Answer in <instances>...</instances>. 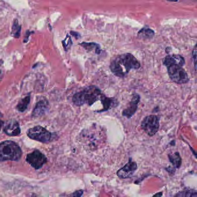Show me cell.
Returning a JSON list of instances; mask_svg holds the SVG:
<instances>
[{
  "label": "cell",
  "mask_w": 197,
  "mask_h": 197,
  "mask_svg": "<svg viewBox=\"0 0 197 197\" xmlns=\"http://www.w3.org/2000/svg\"><path fill=\"white\" fill-rule=\"evenodd\" d=\"M163 63L166 66L170 79L177 84H184L189 81V76L183 66L185 64L184 58L179 55L165 57Z\"/></svg>",
  "instance_id": "cell-1"
},
{
  "label": "cell",
  "mask_w": 197,
  "mask_h": 197,
  "mask_svg": "<svg viewBox=\"0 0 197 197\" xmlns=\"http://www.w3.org/2000/svg\"><path fill=\"white\" fill-rule=\"evenodd\" d=\"M141 64L131 53H125L115 57L111 63L110 69L113 74L119 78L125 77L130 70L140 68Z\"/></svg>",
  "instance_id": "cell-2"
},
{
  "label": "cell",
  "mask_w": 197,
  "mask_h": 197,
  "mask_svg": "<svg viewBox=\"0 0 197 197\" xmlns=\"http://www.w3.org/2000/svg\"><path fill=\"white\" fill-rule=\"evenodd\" d=\"M102 94L101 90L96 86H88L74 95L72 102L78 107L84 105L91 106L101 99Z\"/></svg>",
  "instance_id": "cell-3"
},
{
  "label": "cell",
  "mask_w": 197,
  "mask_h": 197,
  "mask_svg": "<svg viewBox=\"0 0 197 197\" xmlns=\"http://www.w3.org/2000/svg\"><path fill=\"white\" fill-rule=\"evenodd\" d=\"M22 154L20 147L15 142L6 141L0 143V161H18Z\"/></svg>",
  "instance_id": "cell-4"
},
{
  "label": "cell",
  "mask_w": 197,
  "mask_h": 197,
  "mask_svg": "<svg viewBox=\"0 0 197 197\" xmlns=\"http://www.w3.org/2000/svg\"><path fill=\"white\" fill-rule=\"evenodd\" d=\"M141 128L149 136H154L160 128V117L155 114L146 116L142 121Z\"/></svg>",
  "instance_id": "cell-5"
},
{
  "label": "cell",
  "mask_w": 197,
  "mask_h": 197,
  "mask_svg": "<svg viewBox=\"0 0 197 197\" xmlns=\"http://www.w3.org/2000/svg\"><path fill=\"white\" fill-rule=\"evenodd\" d=\"M94 128V130L90 128L88 130H85V132H83V136L87 137L88 140V147L90 149H96L100 142L104 141L105 138V133L102 132L100 128L97 130L96 127Z\"/></svg>",
  "instance_id": "cell-6"
},
{
  "label": "cell",
  "mask_w": 197,
  "mask_h": 197,
  "mask_svg": "<svg viewBox=\"0 0 197 197\" xmlns=\"http://www.w3.org/2000/svg\"><path fill=\"white\" fill-rule=\"evenodd\" d=\"M27 135L32 140L43 143L49 142L52 137V134L49 131L39 125L29 129Z\"/></svg>",
  "instance_id": "cell-7"
},
{
  "label": "cell",
  "mask_w": 197,
  "mask_h": 197,
  "mask_svg": "<svg viewBox=\"0 0 197 197\" xmlns=\"http://www.w3.org/2000/svg\"><path fill=\"white\" fill-rule=\"evenodd\" d=\"M26 161L33 168L38 169L46 163L47 159L45 155L41 151L35 150L27 156Z\"/></svg>",
  "instance_id": "cell-8"
},
{
  "label": "cell",
  "mask_w": 197,
  "mask_h": 197,
  "mask_svg": "<svg viewBox=\"0 0 197 197\" xmlns=\"http://www.w3.org/2000/svg\"><path fill=\"white\" fill-rule=\"evenodd\" d=\"M138 168L137 164L130 158L128 162L122 168L117 171V175L120 179H127L131 177Z\"/></svg>",
  "instance_id": "cell-9"
},
{
  "label": "cell",
  "mask_w": 197,
  "mask_h": 197,
  "mask_svg": "<svg viewBox=\"0 0 197 197\" xmlns=\"http://www.w3.org/2000/svg\"><path fill=\"white\" fill-rule=\"evenodd\" d=\"M141 97L137 93H134L129 105L122 112V115L128 118H130L137 112Z\"/></svg>",
  "instance_id": "cell-10"
},
{
  "label": "cell",
  "mask_w": 197,
  "mask_h": 197,
  "mask_svg": "<svg viewBox=\"0 0 197 197\" xmlns=\"http://www.w3.org/2000/svg\"><path fill=\"white\" fill-rule=\"evenodd\" d=\"M4 131L9 136L19 135L20 134V128L18 122L15 120L8 121L4 125Z\"/></svg>",
  "instance_id": "cell-11"
},
{
  "label": "cell",
  "mask_w": 197,
  "mask_h": 197,
  "mask_svg": "<svg viewBox=\"0 0 197 197\" xmlns=\"http://www.w3.org/2000/svg\"><path fill=\"white\" fill-rule=\"evenodd\" d=\"M48 109H49L48 101L47 100H41L36 104L32 113V116L34 117L41 116L45 113L47 112Z\"/></svg>",
  "instance_id": "cell-12"
},
{
  "label": "cell",
  "mask_w": 197,
  "mask_h": 197,
  "mask_svg": "<svg viewBox=\"0 0 197 197\" xmlns=\"http://www.w3.org/2000/svg\"><path fill=\"white\" fill-rule=\"evenodd\" d=\"M100 100H101V102L103 105V109H102V110L98 111V112H102L107 111L108 109H111L112 107H114V105H116V104H115L116 100H114L113 98H108L104 94H102Z\"/></svg>",
  "instance_id": "cell-13"
},
{
  "label": "cell",
  "mask_w": 197,
  "mask_h": 197,
  "mask_svg": "<svg viewBox=\"0 0 197 197\" xmlns=\"http://www.w3.org/2000/svg\"><path fill=\"white\" fill-rule=\"evenodd\" d=\"M169 161L175 168H179L182 165V158L179 152L168 155Z\"/></svg>",
  "instance_id": "cell-14"
},
{
  "label": "cell",
  "mask_w": 197,
  "mask_h": 197,
  "mask_svg": "<svg viewBox=\"0 0 197 197\" xmlns=\"http://www.w3.org/2000/svg\"><path fill=\"white\" fill-rule=\"evenodd\" d=\"M79 45L87 51H92L94 49L95 51V53L100 54V46L96 43L83 42L82 43H80Z\"/></svg>",
  "instance_id": "cell-15"
},
{
  "label": "cell",
  "mask_w": 197,
  "mask_h": 197,
  "mask_svg": "<svg viewBox=\"0 0 197 197\" xmlns=\"http://www.w3.org/2000/svg\"><path fill=\"white\" fill-rule=\"evenodd\" d=\"M154 35V32L150 28H143L138 32V36L141 38L150 39Z\"/></svg>",
  "instance_id": "cell-16"
},
{
  "label": "cell",
  "mask_w": 197,
  "mask_h": 197,
  "mask_svg": "<svg viewBox=\"0 0 197 197\" xmlns=\"http://www.w3.org/2000/svg\"><path fill=\"white\" fill-rule=\"evenodd\" d=\"M21 34V26L19 25L18 19H15L11 31V35L15 38L20 37Z\"/></svg>",
  "instance_id": "cell-17"
},
{
  "label": "cell",
  "mask_w": 197,
  "mask_h": 197,
  "mask_svg": "<svg viewBox=\"0 0 197 197\" xmlns=\"http://www.w3.org/2000/svg\"><path fill=\"white\" fill-rule=\"evenodd\" d=\"M29 102H30V95H28L25 98L22 99L19 102L16 107L17 109L20 112H23L27 109Z\"/></svg>",
  "instance_id": "cell-18"
},
{
  "label": "cell",
  "mask_w": 197,
  "mask_h": 197,
  "mask_svg": "<svg viewBox=\"0 0 197 197\" xmlns=\"http://www.w3.org/2000/svg\"><path fill=\"white\" fill-rule=\"evenodd\" d=\"M178 197H197V192L194 190H186L182 192H180L176 195Z\"/></svg>",
  "instance_id": "cell-19"
},
{
  "label": "cell",
  "mask_w": 197,
  "mask_h": 197,
  "mask_svg": "<svg viewBox=\"0 0 197 197\" xmlns=\"http://www.w3.org/2000/svg\"><path fill=\"white\" fill-rule=\"evenodd\" d=\"M62 43L64 49L65 51H67L68 50H69L72 45V42L71 37L68 35H67L65 39L62 41Z\"/></svg>",
  "instance_id": "cell-20"
},
{
  "label": "cell",
  "mask_w": 197,
  "mask_h": 197,
  "mask_svg": "<svg viewBox=\"0 0 197 197\" xmlns=\"http://www.w3.org/2000/svg\"><path fill=\"white\" fill-rule=\"evenodd\" d=\"M192 55H193V58H194V62L195 69H196V61H197V47H196V46H195L194 49L193 50Z\"/></svg>",
  "instance_id": "cell-21"
},
{
  "label": "cell",
  "mask_w": 197,
  "mask_h": 197,
  "mask_svg": "<svg viewBox=\"0 0 197 197\" xmlns=\"http://www.w3.org/2000/svg\"><path fill=\"white\" fill-rule=\"evenodd\" d=\"M83 194V191L81 190H78V191H76L75 192H74L72 194H71V196H73V197H81Z\"/></svg>",
  "instance_id": "cell-22"
},
{
  "label": "cell",
  "mask_w": 197,
  "mask_h": 197,
  "mask_svg": "<svg viewBox=\"0 0 197 197\" xmlns=\"http://www.w3.org/2000/svg\"><path fill=\"white\" fill-rule=\"evenodd\" d=\"M33 32H32V31H28V30H27V31H26V34H25V38H24V40H23L24 43L27 42L30 35H31V34H32Z\"/></svg>",
  "instance_id": "cell-23"
},
{
  "label": "cell",
  "mask_w": 197,
  "mask_h": 197,
  "mask_svg": "<svg viewBox=\"0 0 197 197\" xmlns=\"http://www.w3.org/2000/svg\"><path fill=\"white\" fill-rule=\"evenodd\" d=\"M70 34H71L73 36H74L76 39H79V38H80V36H81L80 34H79L78 32H77L71 31V32H70Z\"/></svg>",
  "instance_id": "cell-24"
},
{
  "label": "cell",
  "mask_w": 197,
  "mask_h": 197,
  "mask_svg": "<svg viewBox=\"0 0 197 197\" xmlns=\"http://www.w3.org/2000/svg\"><path fill=\"white\" fill-rule=\"evenodd\" d=\"M163 196V193L161 192V193H158V194H157L154 195L153 196H154V197H156V196Z\"/></svg>",
  "instance_id": "cell-25"
},
{
  "label": "cell",
  "mask_w": 197,
  "mask_h": 197,
  "mask_svg": "<svg viewBox=\"0 0 197 197\" xmlns=\"http://www.w3.org/2000/svg\"><path fill=\"white\" fill-rule=\"evenodd\" d=\"M3 124H4V122L2 120H0V131H1V128L2 127V125H3Z\"/></svg>",
  "instance_id": "cell-26"
},
{
  "label": "cell",
  "mask_w": 197,
  "mask_h": 197,
  "mask_svg": "<svg viewBox=\"0 0 197 197\" xmlns=\"http://www.w3.org/2000/svg\"><path fill=\"white\" fill-rule=\"evenodd\" d=\"M168 1H173V2H177L178 0H168Z\"/></svg>",
  "instance_id": "cell-27"
},
{
  "label": "cell",
  "mask_w": 197,
  "mask_h": 197,
  "mask_svg": "<svg viewBox=\"0 0 197 197\" xmlns=\"http://www.w3.org/2000/svg\"><path fill=\"white\" fill-rule=\"evenodd\" d=\"M2 115L1 113L0 112V117H2Z\"/></svg>",
  "instance_id": "cell-28"
}]
</instances>
